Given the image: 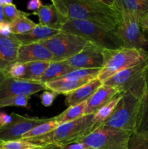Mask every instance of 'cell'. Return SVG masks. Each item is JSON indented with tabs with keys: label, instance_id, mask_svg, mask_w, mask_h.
Wrapping results in <instances>:
<instances>
[{
	"label": "cell",
	"instance_id": "obj_1",
	"mask_svg": "<svg viewBox=\"0 0 148 149\" xmlns=\"http://www.w3.org/2000/svg\"><path fill=\"white\" fill-rule=\"evenodd\" d=\"M52 3L66 20H87L114 31L121 19L115 0H52Z\"/></svg>",
	"mask_w": 148,
	"mask_h": 149
},
{
	"label": "cell",
	"instance_id": "obj_2",
	"mask_svg": "<svg viewBox=\"0 0 148 149\" xmlns=\"http://www.w3.org/2000/svg\"><path fill=\"white\" fill-rule=\"evenodd\" d=\"M143 90L144 79L133 88L122 93L113 114L100 125L135 132Z\"/></svg>",
	"mask_w": 148,
	"mask_h": 149
},
{
	"label": "cell",
	"instance_id": "obj_3",
	"mask_svg": "<svg viewBox=\"0 0 148 149\" xmlns=\"http://www.w3.org/2000/svg\"><path fill=\"white\" fill-rule=\"evenodd\" d=\"M60 31L72 33L109 50L123 47V43L116 31L103 28L92 22L84 20H67Z\"/></svg>",
	"mask_w": 148,
	"mask_h": 149
},
{
	"label": "cell",
	"instance_id": "obj_4",
	"mask_svg": "<svg viewBox=\"0 0 148 149\" xmlns=\"http://www.w3.org/2000/svg\"><path fill=\"white\" fill-rule=\"evenodd\" d=\"M95 126L94 114L84 115L77 120L59 125L57 129L49 133L28 141L36 144L62 146L80 141L89 134Z\"/></svg>",
	"mask_w": 148,
	"mask_h": 149
},
{
	"label": "cell",
	"instance_id": "obj_5",
	"mask_svg": "<svg viewBox=\"0 0 148 149\" xmlns=\"http://www.w3.org/2000/svg\"><path fill=\"white\" fill-rule=\"evenodd\" d=\"M131 134L127 131L98 125L80 141L89 149H128Z\"/></svg>",
	"mask_w": 148,
	"mask_h": 149
},
{
	"label": "cell",
	"instance_id": "obj_6",
	"mask_svg": "<svg viewBox=\"0 0 148 149\" xmlns=\"http://www.w3.org/2000/svg\"><path fill=\"white\" fill-rule=\"evenodd\" d=\"M52 53V61H65L81 52L89 42L80 36L61 31L52 37L39 42Z\"/></svg>",
	"mask_w": 148,
	"mask_h": 149
},
{
	"label": "cell",
	"instance_id": "obj_7",
	"mask_svg": "<svg viewBox=\"0 0 148 149\" xmlns=\"http://www.w3.org/2000/svg\"><path fill=\"white\" fill-rule=\"evenodd\" d=\"M148 58V51L122 47L113 51L97 78L102 83L117 73L136 65Z\"/></svg>",
	"mask_w": 148,
	"mask_h": 149
},
{
	"label": "cell",
	"instance_id": "obj_8",
	"mask_svg": "<svg viewBox=\"0 0 148 149\" xmlns=\"http://www.w3.org/2000/svg\"><path fill=\"white\" fill-rule=\"evenodd\" d=\"M121 19L116 33L123 43V47L148 51V39L140 26L141 16L133 13H121Z\"/></svg>",
	"mask_w": 148,
	"mask_h": 149
},
{
	"label": "cell",
	"instance_id": "obj_9",
	"mask_svg": "<svg viewBox=\"0 0 148 149\" xmlns=\"http://www.w3.org/2000/svg\"><path fill=\"white\" fill-rule=\"evenodd\" d=\"M115 50L104 49L89 43L80 52L65 61L74 69H102Z\"/></svg>",
	"mask_w": 148,
	"mask_h": 149
},
{
	"label": "cell",
	"instance_id": "obj_10",
	"mask_svg": "<svg viewBox=\"0 0 148 149\" xmlns=\"http://www.w3.org/2000/svg\"><path fill=\"white\" fill-rule=\"evenodd\" d=\"M10 115L11 122L6 126L0 127V141L21 140L25 134L38 125L49 122L52 118L30 117L16 113H12Z\"/></svg>",
	"mask_w": 148,
	"mask_h": 149
},
{
	"label": "cell",
	"instance_id": "obj_11",
	"mask_svg": "<svg viewBox=\"0 0 148 149\" xmlns=\"http://www.w3.org/2000/svg\"><path fill=\"white\" fill-rule=\"evenodd\" d=\"M148 66V58L136 65L117 73L103 82L104 85L115 89L123 93L133 88L144 79L145 70Z\"/></svg>",
	"mask_w": 148,
	"mask_h": 149
},
{
	"label": "cell",
	"instance_id": "obj_12",
	"mask_svg": "<svg viewBox=\"0 0 148 149\" xmlns=\"http://www.w3.org/2000/svg\"><path fill=\"white\" fill-rule=\"evenodd\" d=\"M46 90L44 84L22 79H13L0 74V100L17 95L30 96Z\"/></svg>",
	"mask_w": 148,
	"mask_h": 149
},
{
	"label": "cell",
	"instance_id": "obj_13",
	"mask_svg": "<svg viewBox=\"0 0 148 149\" xmlns=\"http://www.w3.org/2000/svg\"><path fill=\"white\" fill-rule=\"evenodd\" d=\"M21 45L20 40L14 35H0V74H5L10 65L15 63Z\"/></svg>",
	"mask_w": 148,
	"mask_h": 149
},
{
	"label": "cell",
	"instance_id": "obj_14",
	"mask_svg": "<svg viewBox=\"0 0 148 149\" xmlns=\"http://www.w3.org/2000/svg\"><path fill=\"white\" fill-rule=\"evenodd\" d=\"M53 60L52 53L41 43H30L21 45L19 47L15 63H28L34 61H48Z\"/></svg>",
	"mask_w": 148,
	"mask_h": 149
},
{
	"label": "cell",
	"instance_id": "obj_15",
	"mask_svg": "<svg viewBox=\"0 0 148 149\" xmlns=\"http://www.w3.org/2000/svg\"><path fill=\"white\" fill-rule=\"evenodd\" d=\"M102 84V81L98 78L91 80L79 88L66 95L65 104L69 107L87 101Z\"/></svg>",
	"mask_w": 148,
	"mask_h": 149
},
{
	"label": "cell",
	"instance_id": "obj_16",
	"mask_svg": "<svg viewBox=\"0 0 148 149\" xmlns=\"http://www.w3.org/2000/svg\"><path fill=\"white\" fill-rule=\"evenodd\" d=\"M118 93L115 89L102 84L86 101L85 115L94 114L100 108L111 101Z\"/></svg>",
	"mask_w": 148,
	"mask_h": 149
},
{
	"label": "cell",
	"instance_id": "obj_17",
	"mask_svg": "<svg viewBox=\"0 0 148 149\" xmlns=\"http://www.w3.org/2000/svg\"><path fill=\"white\" fill-rule=\"evenodd\" d=\"M30 15H34L39 17V24L57 30H60L67 20L52 4H43L39 10L33 12Z\"/></svg>",
	"mask_w": 148,
	"mask_h": 149
},
{
	"label": "cell",
	"instance_id": "obj_18",
	"mask_svg": "<svg viewBox=\"0 0 148 149\" xmlns=\"http://www.w3.org/2000/svg\"><path fill=\"white\" fill-rule=\"evenodd\" d=\"M135 132L148 138V66L144 74V90Z\"/></svg>",
	"mask_w": 148,
	"mask_h": 149
},
{
	"label": "cell",
	"instance_id": "obj_19",
	"mask_svg": "<svg viewBox=\"0 0 148 149\" xmlns=\"http://www.w3.org/2000/svg\"><path fill=\"white\" fill-rule=\"evenodd\" d=\"M60 31V30L37 24L36 27L28 33L23 35H17L15 36L20 40L22 45H28L30 43H39L43 42L57 34Z\"/></svg>",
	"mask_w": 148,
	"mask_h": 149
},
{
	"label": "cell",
	"instance_id": "obj_20",
	"mask_svg": "<svg viewBox=\"0 0 148 149\" xmlns=\"http://www.w3.org/2000/svg\"><path fill=\"white\" fill-rule=\"evenodd\" d=\"M73 70L75 69L68 65L65 61H58V62L52 61L44 74L39 79L38 82L45 84L46 82L60 79Z\"/></svg>",
	"mask_w": 148,
	"mask_h": 149
},
{
	"label": "cell",
	"instance_id": "obj_21",
	"mask_svg": "<svg viewBox=\"0 0 148 149\" xmlns=\"http://www.w3.org/2000/svg\"><path fill=\"white\" fill-rule=\"evenodd\" d=\"M90 79H84L81 81H65V80H56L54 81L45 83L44 87L46 90H50L55 93L62 95H68L74 91L84 84L90 81Z\"/></svg>",
	"mask_w": 148,
	"mask_h": 149
},
{
	"label": "cell",
	"instance_id": "obj_22",
	"mask_svg": "<svg viewBox=\"0 0 148 149\" xmlns=\"http://www.w3.org/2000/svg\"><path fill=\"white\" fill-rule=\"evenodd\" d=\"M115 2L120 13H133L142 17L148 12V0H115Z\"/></svg>",
	"mask_w": 148,
	"mask_h": 149
},
{
	"label": "cell",
	"instance_id": "obj_23",
	"mask_svg": "<svg viewBox=\"0 0 148 149\" xmlns=\"http://www.w3.org/2000/svg\"><path fill=\"white\" fill-rule=\"evenodd\" d=\"M86 101L68 107L63 112L55 116V120L59 125L77 120L85 115Z\"/></svg>",
	"mask_w": 148,
	"mask_h": 149
},
{
	"label": "cell",
	"instance_id": "obj_24",
	"mask_svg": "<svg viewBox=\"0 0 148 149\" xmlns=\"http://www.w3.org/2000/svg\"><path fill=\"white\" fill-rule=\"evenodd\" d=\"M50 63L48 61H34L26 63V73L22 79L38 82Z\"/></svg>",
	"mask_w": 148,
	"mask_h": 149
},
{
	"label": "cell",
	"instance_id": "obj_25",
	"mask_svg": "<svg viewBox=\"0 0 148 149\" xmlns=\"http://www.w3.org/2000/svg\"><path fill=\"white\" fill-rule=\"evenodd\" d=\"M59 127V124L55 120V116L52 118L50 121L45 123L41 124V125H38L33 130L29 131L26 134H25L23 137H22L21 140H30L32 138H38V137H41L42 135H44L46 134L49 133V132H52L55 130V129Z\"/></svg>",
	"mask_w": 148,
	"mask_h": 149
},
{
	"label": "cell",
	"instance_id": "obj_26",
	"mask_svg": "<svg viewBox=\"0 0 148 149\" xmlns=\"http://www.w3.org/2000/svg\"><path fill=\"white\" fill-rule=\"evenodd\" d=\"M122 93H118L111 101L109 102L104 106L100 108L97 112L94 114V120L96 125H100L105 122L114 112L118 103L121 97Z\"/></svg>",
	"mask_w": 148,
	"mask_h": 149
},
{
	"label": "cell",
	"instance_id": "obj_27",
	"mask_svg": "<svg viewBox=\"0 0 148 149\" xmlns=\"http://www.w3.org/2000/svg\"><path fill=\"white\" fill-rule=\"evenodd\" d=\"M51 146L33 143L26 140L0 141V149H46Z\"/></svg>",
	"mask_w": 148,
	"mask_h": 149
},
{
	"label": "cell",
	"instance_id": "obj_28",
	"mask_svg": "<svg viewBox=\"0 0 148 149\" xmlns=\"http://www.w3.org/2000/svg\"><path fill=\"white\" fill-rule=\"evenodd\" d=\"M37 23L33 22L28 17V16H23L11 23L12 33L14 36L23 35L33 30Z\"/></svg>",
	"mask_w": 148,
	"mask_h": 149
},
{
	"label": "cell",
	"instance_id": "obj_29",
	"mask_svg": "<svg viewBox=\"0 0 148 149\" xmlns=\"http://www.w3.org/2000/svg\"><path fill=\"white\" fill-rule=\"evenodd\" d=\"M30 99V96L26 95H17L1 99L0 100V109L8 106H17L29 109L28 102Z\"/></svg>",
	"mask_w": 148,
	"mask_h": 149
},
{
	"label": "cell",
	"instance_id": "obj_30",
	"mask_svg": "<svg viewBox=\"0 0 148 149\" xmlns=\"http://www.w3.org/2000/svg\"><path fill=\"white\" fill-rule=\"evenodd\" d=\"M3 11H4V20L10 22V23L17 20L19 17H23V16H28V17L30 15L18 10L15 4H14L13 3L11 4H9V5L4 6V8H3Z\"/></svg>",
	"mask_w": 148,
	"mask_h": 149
},
{
	"label": "cell",
	"instance_id": "obj_31",
	"mask_svg": "<svg viewBox=\"0 0 148 149\" xmlns=\"http://www.w3.org/2000/svg\"><path fill=\"white\" fill-rule=\"evenodd\" d=\"M128 149H148V138L133 132L129 138Z\"/></svg>",
	"mask_w": 148,
	"mask_h": 149
},
{
	"label": "cell",
	"instance_id": "obj_32",
	"mask_svg": "<svg viewBox=\"0 0 148 149\" xmlns=\"http://www.w3.org/2000/svg\"><path fill=\"white\" fill-rule=\"evenodd\" d=\"M26 73V64L20 63H14L8 68L5 77L13 79H23Z\"/></svg>",
	"mask_w": 148,
	"mask_h": 149
},
{
	"label": "cell",
	"instance_id": "obj_33",
	"mask_svg": "<svg viewBox=\"0 0 148 149\" xmlns=\"http://www.w3.org/2000/svg\"><path fill=\"white\" fill-rule=\"evenodd\" d=\"M57 95V93H55V92L50 91V90H44L39 95V97H40L41 102L44 106L49 107V106H52Z\"/></svg>",
	"mask_w": 148,
	"mask_h": 149
},
{
	"label": "cell",
	"instance_id": "obj_34",
	"mask_svg": "<svg viewBox=\"0 0 148 149\" xmlns=\"http://www.w3.org/2000/svg\"><path fill=\"white\" fill-rule=\"evenodd\" d=\"M0 35L4 36H10L12 35L10 22L6 20L0 22Z\"/></svg>",
	"mask_w": 148,
	"mask_h": 149
},
{
	"label": "cell",
	"instance_id": "obj_35",
	"mask_svg": "<svg viewBox=\"0 0 148 149\" xmlns=\"http://www.w3.org/2000/svg\"><path fill=\"white\" fill-rule=\"evenodd\" d=\"M140 26L145 36L148 39V12L141 17Z\"/></svg>",
	"mask_w": 148,
	"mask_h": 149
},
{
	"label": "cell",
	"instance_id": "obj_36",
	"mask_svg": "<svg viewBox=\"0 0 148 149\" xmlns=\"http://www.w3.org/2000/svg\"><path fill=\"white\" fill-rule=\"evenodd\" d=\"M43 5L42 1L40 0H30L27 4V10L30 11L36 12L39 10L41 6Z\"/></svg>",
	"mask_w": 148,
	"mask_h": 149
},
{
	"label": "cell",
	"instance_id": "obj_37",
	"mask_svg": "<svg viewBox=\"0 0 148 149\" xmlns=\"http://www.w3.org/2000/svg\"><path fill=\"white\" fill-rule=\"evenodd\" d=\"M12 121V116L10 114L0 111V127H4L9 125Z\"/></svg>",
	"mask_w": 148,
	"mask_h": 149
},
{
	"label": "cell",
	"instance_id": "obj_38",
	"mask_svg": "<svg viewBox=\"0 0 148 149\" xmlns=\"http://www.w3.org/2000/svg\"><path fill=\"white\" fill-rule=\"evenodd\" d=\"M13 2L12 0H0V5L3 6V7H4L6 5H9V4H11Z\"/></svg>",
	"mask_w": 148,
	"mask_h": 149
},
{
	"label": "cell",
	"instance_id": "obj_39",
	"mask_svg": "<svg viewBox=\"0 0 148 149\" xmlns=\"http://www.w3.org/2000/svg\"><path fill=\"white\" fill-rule=\"evenodd\" d=\"M3 8H4V7H3V6L0 5V22L3 21V20H4V11H3Z\"/></svg>",
	"mask_w": 148,
	"mask_h": 149
},
{
	"label": "cell",
	"instance_id": "obj_40",
	"mask_svg": "<svg viewBox=\"0 0 148 149\" xmlns=\"http://www.w3.org/2000/svg\"><path fill=\"white\" fill-rule=\"evenodd\" d=\"M46 149H62L60 146H55V145H52L51 146H49V148H46Z\"/></svg>",
	"mask_w": 148,
	"mask_h": 149
}]
</instances>
